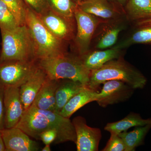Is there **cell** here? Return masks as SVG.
I'll return each mask as SVG.
<instances>
[{"instance_id": "cell-1", "label": "cell", "mask_w": 151, "mask_h": 151, "mask_svg": "<svg viewBox=\"0 0 151 151\" xmlns=\"http://www.w3.org/2000/svg\"><path fill=\"white\" fill-rule=\"evenodd\" d=\"M112 80L123 81L134 89H143L147 83L145 76L122 57L111 60L98 69L91 70L87 86L97 91L101 84Z\"/></svg>"}, {"instance_id": "cell-2", "label": "cell", "mask_w": 151, "mask_h": 151, "mask_svg": "<svg viewBox=\"0 0 151 151\" xmlns=\"http://www.w3.org/2000/svg\"><path fill=\"white\" fill-rule=\"evenodd\" d=\"M38 66L47 78L59 80L70 79L87 86L91 70L87 69L78 55L66 53L63 55L37 60Z\"/></svg>"}, {"instance_id": "cell-3", "label": "cell", "mask_w": 151, "mask_h": 151, "mask_svg": "<svg viewBox=\"0 0 151 151\" xmlns=\"http://www.w3.org/2000/svg\"><path fill=\"white\" fill-rule=\"evenodd\" d=\"M25 25L32 38L36 60L63 55L67 53L64 42L55 36L42 23L38 16L27 8Z\"/></svg>"}, {"instance_id": "cell-4", "label": "cell", "mask_w": 151, "mask_h": 151, "mask_svg": "<svg viewBox=\"0 0 151 151\" xmlns=\"http://www.w3.org/2000/svg\"><path fill=\"white\" fill-rule=\"evenodd\" d=\"M2 48L0 63L36 59L33 42L26 25L11 30H1Z\"/></svg>"}, {"instance_id": "cell-5", "label": "cell", "mask_w": 151, "mask_h": 151, "mask_svg": "<svg viewBox=\"0 0 151 151\" xmlns=\"http://www.w3.org/2000/svg\"><path fill=\"white\" fill-rule=\"evenodd\" d=\"M38 67L36 59L0 63V86L20 87L35 73Z\"/></svg>"}, {"instance_id": "cell-6", "label": "cell", "mask_w": 151, "mask_h": 151, "mask_svg": "<svg viewBox=\"0 0 151 151\" xmlns=\"http://www.w3.org/2000/svg\"><path fill=\"white\" fill-rule=\"evenodd\" d=\"M76 24V32L73 41L79 56L90 50L94 33L101 20L98 18L81 10L77 6L74 13Z\"/></svg>"}, {"instance_id": "cell-7", "label": "cell", "mask_w": 151, "mask_h": 151, "mask_svg": "<svg viewBox=\"0 0 151 151\" xmlns=\"http://www.w3.org/2000/svg\"><path fill=\"white\" fill-rule=\"evenodd\" d=\"M130 24L126 16L101 22L94 33L91 44L92 48L90 50L113 47L118 42L120 33L127 29Z\"/></svg>"}, {"instance_id": "cell-8", "label": "cell", "mask_w": 151, "mask_h": 151, "mask_svg": "<svg viewBox=\"0 0 151 151\" xmlns=\"http://www.w3.org/2000/svg\"><path fill=\"white\" fill-rule=\"evenodd\" d=\"M37 15L47 29L60 40L67 42L74 40L76 32L75 18L63 16L49 8Z\"/></svg>"}, {"instance_id": "cell-9", "label": "cell", "mask_w": 151, "mask_h": 151, "mask_svg": "<svg viewBox=\"0 0 151 151\" xmlns=\"http://www.w3.org/2000/svg\"><path fill=\"white\" fill-rule=\"evenodd\" d=\"M72 122L76 133L77 151H98L102 138L101 130L89 127L86 119L81 116L75 117Z\"/></svg>"}, {"instance_id": "cell-10", "label": "cell", "mask_w": 151, "mask_h": 151, "mask_svg": "<svg viewBox=\"0 0 151 151\" xmlns=\"http://www.w3.org/2000/svg\"><path fill=\"white\" fill-rule=\"evenodd\" d=\"M103 84L96 102L103 108L125 102L132 97L134 92L132 87L119 80H109Z\"/></svg>"}, {"instance_id": "cell-11", "label": "cell", "mask_w": 151, "mask_h": 151, "mask_svg": "<svg viewBox=\"0 0 151 151\" xmlns=\"http://www.w3.org/2000/svg\"><path fill=\"white\" fill-rule=\"evenodd\" d=\"M15 127L22 130L30 137L40 140L42 132L52 129L48 119L40 109L31 105L25 111Z\"/></svg>"}, {"instance_id": "cell-12", "label": "cell", "mask_w": 151, "mask_h": 151, "mask_svg": "<svg viewBox=\"0 0 151 151\" xmlns=\"http://www.w3.org/2000/svg\"><path fill=\"white\" fill-rule=\"evenodd\" d=\"M4 102L5 128L15 127L25 111L21 99L19 87L4 88Z\"/></svg>"}, {"instance_id": "cell-13", "label": "cell", "mask_w": 151, "mask_h": 151, "mask_svg": "<svg viewBox=\"0 0 151 151\" xmlns=\"http://www.w3.org/2000/svg\"><path fill=\"white\" fill-rule=\"evenodd\" d=\"M6 151H37L40 147L36 141L30 139L22 130L17 127L0 131Z\"/></svg>"}, {"instance_id": "cell-14", "label": "cell", "mask_w": 151, "mask_h": 151, "mask_svg": "<svg viewBox=\"0 0 151 151\" xmlns=\"http://www.w3.org/2000/svg\"><path fill=\"white\" fill-rule=\"evenodd\" d=\"M77 5L81 10L103 21L126 16L124 12L109 0H86L78 3Z\"/></svg>"}, {"instance_id": "cell-15", "label": "cell", "mask_w": 151, "mask_h": 151, "mask_svg": "<svg viewBox=\"0 0 151 151\" xmlns=\"http://www.w3.org/2000/svg\"><path fill=\"white\" fill-rule=\"evenodd\" d=\"M40 111L46 116L51 124L52 129L56 132L57 137L54 143L59 144L68 142L76 143L75 128L70 119L65 118L52 111Z\"/></svg>"}, {"instance_id": "cell-16", "label": "cell", "mask_w": 151, "mask_h": 151, "mask_svg": "<svg viewBox=\"0 0 151 151\" xmlns=\"http://www.w3.org/2000/svg\"><path fill=\"white\" fill-rule=\"evenodd\" d=\"M125 50L113 47L104 50H89L79 56L85 67L90 70H96L113 60L124 57Z\"/></svg>"}, {"instance_id": "cell-17", "label": "cell", "mask_w": 151, "mask_h": 151, "mask_svg": "<svg viewBox=\"0 0 151 151\" xmlns=\"http://www.w3.org/2000/svg\"><path fill=\"white\" fill-rule=\"evenodd\" d=\"M133 28L113 47L125 50L137 44H151V22L142 21L133 24Z\"/></svg>"}, {"instance_id": "cell-18", "label": "cell", "mask_w": 151, "mask_h": 151, "mask_svg": "<svg viewBox=\"0 0 151 151\" xmlns=\"http://www.w3.org/2000/svg\"><path fill=\"white\" fill-rule=\"evenodd\" d=\"M47 78L46 73L38 66L32 75L19 87L21 99L25 111L32 105Z\"/></svg>"}, {"instance_id": "cell-19", "label": "cell", "mask_w": 151, "mask_h": 151, "mask_svg": "<svg viewBox=\"0 0 151 151\" xmlns=\"http://www.w3.org/2000/svg\"><path fill=\"white\" fill-rule=\"evenodd\" d=\"M59 80L47 78L32 105L38 109L55 112L56 91Z\"/></svg>"}, {"instance_id": "cell-20", "label": "cell", "mask_w": 151, "mask_h": 151, "mask_svg": "<svg viewBox=\"0 0 151 151\" xmlns=\"http://www.w3.org/2000/svg\"><path fill=\"white\" fill-rule=\"evenodd\" d=\"M86 86L79 81L71 79L59 80L55 94L56 104L54 112L59 113L73 96Z\"/></svg>"}, {"instance_id": "cell-21", "label": "cell", "mask_w": 151, "mask_h": 151, "mask_svg": "<svg viewBox=\"0 0 151 151\" xmlns=\"http://www.w3.org/2000/svg\"><path fill=\"white\" fill-rule=\"evenodd\" d=\"M98 94L99 92L97 90L86 86L73 96L65 104L59 114L65 118L70 119L73 114L84 105L96 101Z\"/></svg>"}, {"instance_id": "cell-22", "label": "cell", "mask_w": 151, "mask_h": 151, "mask_svg": "<svg viewBox=\"0 0 151 151\" xmlns=\"http://www.w3.org/2000/svg\"><path fill=\"white\" fill-rule=\"evenodd\" d=\"M124 12L130 24L151 20V0H129Z\"/></svg>"}, {"instance_id": "cell-23", "label": "cell", "mask_w": 151, "mask_h": 151, "mask_svg": "<svg viewBox=\"0 0 151 151\" xmlns=\"http://www.w3.org/2000/svg\"><path fill=\"white\" fill-rule=\"evenodd\" d=\"M151 124V118L143 119L139 113L131 112L124 119L118 122L108 123L104 130L110 132V134H117L127 131L133 127L144 126Z\"/></svg>"}, {"instance_id": "cell-24", "label": "cell", "mask_w": 151, "mask_h": 151, "mask_svg": "<svg viewBox=\"0 0 151 151\" xmlns=\"http://www.w3.org/2000/svg\"><path fill=\"white\" fill-rule=\"evenodd\" d=\"M151 129V124L136 127L130 132H123L119 134L126 145L125 151H134L136 148L142 145L145 138Z\"/></svg>"}, {"instance_id": "cell-25", "label": "cell", "mask_w": 151, "mask_h": 151, "mask_svg": "<svg viewBox=\"0 0 151 151\" xmlns=\"http://www.w3.org/2000/svg\"><path fill=\"white\" fill-rule=\"evenodd\" d=\"M49 8L55 12L67 17L73 18L77 4L74 0H47Z\"/></svg>"}, {"instance_id": "cell-26", "label": "cell", "mask_w": 151, "mask_h": 151, "mask_svg": "<svg viewBox=\"0 0 151 151\" xmlns=\"http://www.w3.org/2000/svg\"><path fill=\"white\" fill-rule=\"evenodd\" d=\"M15 18L19 26L25 25L27 6L23 0H1Z\"/></svg>"}, {"instance_id": "cell-27", "label": "cell", "mask_w": 151, "mask_h": 151, "mask_svg": "<svg viewBox=\"0 0 151 151\" xmlns=\"http://www.w3.org/2000/svg\"><path fill=\"white\" fill-rule=\"evenodd\" d=\"M19 26L15 18L4 3L0 0L1 30H11Z\"/></svg>"}, {"instance_id": "cell-28", "label": "cell", "mask_w": 151, "mask_h": 151, "mask_svg": "<svg viewBox=\"0 0 151 151\" xmlns=\"http://www.w3.org/2000/svg\"><path fill=\"white\" fill-rule=\"evenodd\" d=\"M125 143L119 134L111 133V137L102 151H125Z\"/></svg>"}, {"instance_id": "cell-29", "label": "cell", "mask_w": 151, "mask_h": 151, "mask_svg": "<svg viewBox=\"0 0 151 151\" xmlns=\"http://www.w3.org/2000/svg\"><path fill=\"white\" fill-rule=\"evenodd\" d=\"M28 7L39 14L49 8L47 0H23Z\"/></svg>"}, {"instance_id": "cell-30", "label": "cell", "mask_w": 151, "mask_h": 151, "mask_svg": "<svg viewBox=\"0 0 151 151\" xmlns=\"http://www.w3.org/2000/svg\"><path fill=\"white\" fill-rule=\"evenodd\" d=\"M57 137V133L55 130L49 129L42 132L40 135V140L45 145H50L54 143Z\"/></svg>"}, {"instance_id": "cell-31", "label": "cell", "mask_w": 151, "mask_h": 151, "mask_svg": "<svg viewBox=\"0 0 151 151\" xmlns=\"http://www.w3.org/2000/svg\"><path fill=\"white\" fill-rule=\"evenodd\" d=\"M4 95V88L0 86V131L5 128Z\"/></svg>"}, {"instance_id": "cell-32", "label": "cell", "mask_w": 151, "mask_h": 151, "mask_svg": "<svg viewBox=\"0 0 151 151\" xmlns=\"http://www.w3.org/2000/svg\"><path fill=\"white\" fill-rule=\"evenodd\" d=\"M119 9L124 12V9L129 0H109Z\"/></svg>"}, {"instance_id": "cell-33", "label": "cell", "mask_w": 151, "mask_h": 151, "mask_svg": "<svg viewBox=\"0 0 151 151\" xmlns=\"http://www.w3.org/2000/svg\"><path fill=\"white\" fill-rule=\"evenodd\" d=\"M6 147L5 146L4 143L3 141L1 134L0 132V151H5Z\"/></svg>"}, {"instance_id": "cell-34", "label": "cell", "mask_w": 151, "mask_h": 151, "mask_svg": "<svg viewBox=\"0 0 151 151\" xmlns=\"http://www.w3.org/2000/svg\"><path fill=\"white\" fill-rule=\"evenodd\" d=\"M42 151H50L51 149H50V145H45L44 147L41 150Z\"/></svg>"}, {"instance_id": "cell-35", "label": "cell", "mask_w": 151, "mask_h": 151, "mask_svg": "<svg viewBox=\"0 0 151 151\" xmlns=\"http://www.w3.org/2000/svg\"><path fill=\"white\" fill-rule=\"evenodd\" d=\"M74 1L77 4L78 3L81 2L83 1H86V0H74Z\"/></svg>"}, {"instance_id": "cell-36", "label": "cell", "mask_w": 151, "mask_h": 151, "mask_svg": "<svg viewBox=\"0 0 151 151\" xmlns=\"http://www.w3.org/2000/svg\"><path fill=\"white\" fill-rule=\"evenodd\" d=\"M145 21H150V22H151V20Z\"/></svg>"}]
</instances>
